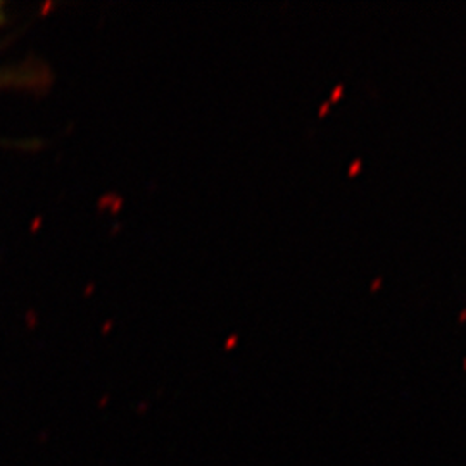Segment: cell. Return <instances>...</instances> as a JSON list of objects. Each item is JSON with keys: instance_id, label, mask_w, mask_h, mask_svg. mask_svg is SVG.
Listing matches in <instances>:
<instances>
[{"instance_id": "6", "label": "cell", "mask_w": 466, "mask_h": 466, "mask_svg": "<svg viewBox=\"0 0 466 466\" xmlns=\"http://www.w3.org/2000/svg\"><path fill=\"white\" fill-rule=\"evenodd\" d=\"M465 368H466V365H465Z\"/></svg>"}, {"instance_id": "3", "label": "cell", "mask_w": 466, "mask_h": 466, "mask_svg": "<svg viewBox=\"0 0 466 466\" xmlns=\"http://www.w3.org/2000/svg\"><path fill=\"white\" fill-rule=\"evenodd\" d=\"M327 107H329V102H325V104H323V106H321V111H319V113H321V115H323V113H325V109H327Z\"/></svg>"}, {"instance_id": "1", "label": "cell", "mask_w": 466, "mask_h": 466, "mask_svg": "<svg viewBox=\"0 0 466 466\" xmlns=\"http://www.w3.org/2000/svg\"><path fill=\"white\" fill-rule=\"evenodd\" d=\"M340 92H342V85H339L337 88H335V92H333L332 99H337L339 96H340Z\"/></svg>"}, {"instance_id": "2", "label": "cell", "mask_w": 466, "mask_h": 466, "mask_svg": "<svg viewBox=\"0 0 466 466\" xmlns=\"http://www.w3.org/2000/svg\"><path fill=\"white\" fill-rule=\"evenodd\" d=\"M360 165H361V161H354V165H352V167H350V173H354V171H356V169H358V167H360Z\"/></svg>"}, {"instance_id": "4", "label": "cell", "mask_w": 466, "mask_h": 466, "mask_svg": "<svg viewBox=\"0 0 466 466\" xmlns=\"http://www.w3.org/2000/svg\"><path fill=\"white\" fill-rule=\"evenodd\" d=\"M382 282V279H379L377 282L373 283V289H377L379 287V283Z\"/></svg>"}, {"instance_id": "5", "label": "cell", "mask_w": 466, "mask_h": 466, "mask_svg": "<svg viewBox=\"0 0 466 466\" xmlns=\"http://www.w3.org/2000/svg\"><path fill=\"white\" fill-rule=\"evenodd\" d=\"M0 19H2V4H0Z\"/></svg>"}]
</instances>
